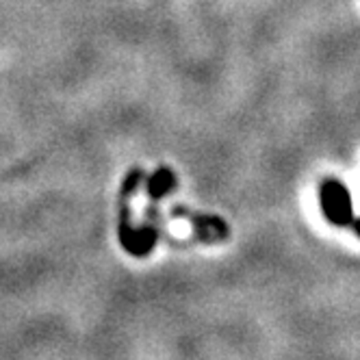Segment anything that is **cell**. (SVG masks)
<instances>
[{
    "label": "cell",
    "instance_id": "obj_5",
    "mask_svg": "<svg viewBox=\"0 0 360 360\" xmlns=\"http://www.w3.org/2000/svg\"><path fill=\"white\" fill-rule=\"evenodd\" d=\"M352 226H354V230H356V235L360 237V217H358V219H354V224H352Z\"/></svg>",
    "mask_w": 360,
    "mask_h": 360
},
{
    "label": "cell",
    "instance_id": "obj_2",
    "mask_svg": "<svg viewBox=\"0 0 360 360\" xmlns=\"http://www.w3.org/2000/svg\"><path fill=\"white\" fill-rule=\"evenodd\" d=\"M120 243L122 248L133 254V256H148L154 245H157V230H154L152 226H141V228H133L131 226V215H128V211L124 209L122 211V217H120Z\"/></svg>",
    "mask_w": 360,
    "mask_h": 360
},
{
    "label": "cell",
    "instance_id": "obj_3",
    "mask_svg": "<svg viewBox=\"0 0 360 360\" xmlns=\"http://www.w3.org/2000/svg\"><path fill=\"white\" fill-rule=\"evenodd\" d=\"M187 219H191L195 235L200 241L204 243H215V241H224L228 237V226L224 219L213 217V215H193L187 213Z\"/></svg>",
    "mask_w": 360,
    "mask_h": 360
},
{
    "label": "cell",
    "instance_id": "obj_1",
    "mask_svg": "<svg viewBox=\"0 0 360 360\" xmlns=\"http://www.w3.org/2000/svg\"><path fill=\"white\" fill-rule=\"evenodd\" d=\"M319 202L326 219L334 226H352L354 224V207L349 191L343 183L328 178L319 189Z\"/></svg>",
    "mask_w": 360,
    "mask_h": 360
},
{
    "label": "cell",
    "instance_id": "obj_4",
    "mask_svg": "<svg viewBox=\"0 0 360 360\" xmlns=\"http://www.w3.org/2000/svg\"><path fill=\"white\" fill-rule=\"evenodd\" d=\"M176 187V178L169 169H159V172H154L148 180V193L150 198H163L167 195L172 189Z\"/></svg>",
    "mask_w": 360,
    "mask_h": 360
}]
</instances>
